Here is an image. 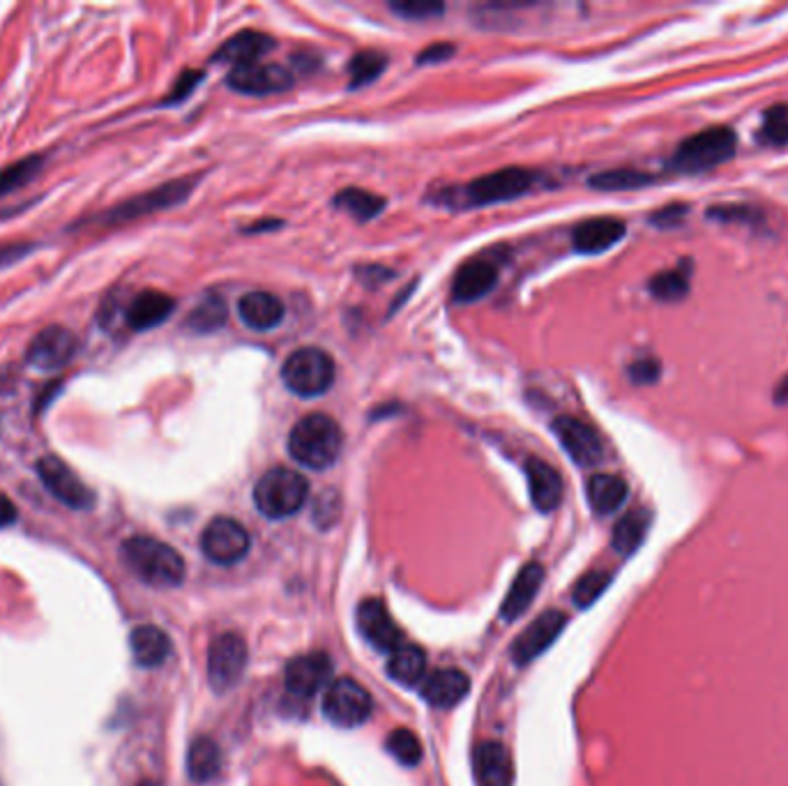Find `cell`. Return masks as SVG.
<instances>
[{"label":"cell","instance_id":"1","mask_svg":"<svg viewBox=\"0 0 788 786\" xmlns=\"http://www.w3.org/2000/svg\"><path fill=\"white\" fill-rule=\"evenodd\" d=\"M344 431L328 414H309L288 433V452L311 471H326L339 459Z\"/></svg>","mask_w":788,"mask_h":786},{"label":"cell","instance_id":"2","mask_svg":"<svg viewBox=\"0 0 788 786\" xmlns=\"http://www.w3.org/2000/svg\"><path fill=\"white\" fill-rule=\"evenodd\" d=\"M123 561L149 586L173 589L185 581V561L178 551L149 535H134L125 540Z\"/></svg>","mask_w":788,"mask_h":786},{"label":"cell","instance_id":"3","mask_svg":"<svg viewBox=\"0 0 788 786\" xmlns=\"http://www.w3.org/2000/svg\"><path fill=\"white\" fill-rule=\"evenodd\" d=\"M309 499V482L294 469H270L254 487L256 510L268 519H286L303 510Z\"/></svg>","mask_w":788,"mask_h":786},{"label":"cell","instance_id":"4","mask_svg":"<svg viewBox=\"0 0 788 786\" xmlns=\"http://www.w3.org/2000/svg\"><path fill=\"white\" fill-rule=\"evenodd\" d=\"M337 376V367L330 354H326L324 348H298V351L290 354L284 365H282V381L284 386L305 399H314L326 395Z\"/></svg>","mask_w":788,"mask_h":786},{"label":"cell","instance_id":"5","mask_svg":"<svg viewBox=\"0 0 788 786\" xmlns=\"http://www.w3.org/2000/svg\"><path fill=\"white\" fill-rule=\"evenodd\" d=\"M738 136L728 127H710L685 139L671 160V166L680 173H698L719 166L736 155Z\"/></svg>","mask_w":788,"mask_h":786},{"label":"cell","instance_id":"6","mask_svg":"<svg viewBox=\"0 0 788 786\" xmlns=\"http://www.w3.org/2000/svg\"><path fill=\"white\" fill-rule=\"evenodd\" d=\"M535 183V173L529 169L508 166L463 187V206H493V203L514 201L529 192Z\"/></svg>","mask_w":788,"mask_h":786},{"label":"cell","instance_id":"7","mask_svg":"<svg viewBox=\"0 0 788 786\" xmlns=\"http://www.w3.org/2000/svg\"><path fill=\"white\" fill-rule=\"evenodd\" d=\"M371 711L373 702L369 692L354 678H339L330 683L324 694L326 717L332 724L344 726V729H356V726L365 724L371 717Z\"/></svg>","mask_w":788,"mask_h":786},{"label":"cell","instance_id":"8","mask_svg":"<svg viewBox=\"0 0 788 786\" xmlns=\"http://www.w3.org/2000/svg\"><path fill=\"white\" fill-rule=\"evenodd\" d=\"M249 533L241 521L231 517L213 519L201 535V551L215 565H233L247 557Z\"/></svg>","mask_w":788,"mask_h":786},{"label":"cell","instance_id":"9","mask_svg":"<svg viewBox=\"0 0 788 786\" xmlns=\"http://www.w3.org/2000/svg\"><path fill=\"white\" fill-rule=\"evenodd\" d=\"M247 666V644L243 636L219 634L208 651V681L217 694L231 692L243 681Z\"/></svg>","mask_w":788,"mask_h":786},{"label":"cell","instance_id":"10","mask_svg":"<svg viewBox=\"0 0 788 786\" xmlns=\"http://www.w3.org/2000/svg\"><path fill=\"white\" fill-rule=\"evenodd\" d=\"M38 476L55 501L72 510H91L95 506V493L85 487L83 480L70 466L53 455H47L38 463Z\"/></svg>","mask_w":788,"mask_h":786},{"label":"cell","instance_id":"11","mask_svg":"<svg viewBox=\"0 0 788 786\" xmlns=\"http://www.w3.org/2000/svg\"><path fill=\"white\" fill-rule=\"evenodd\" d=\"M79 351V339L63 326L44 328L25 348V363L38 371H58L68 367Z\"/></svg>","mask_w":788,"mask_h":786},{"label":"cell","instance_id":"12","mask_svg":"<svg viewBox=\"0 0 788 786\" xmlns=\"http://www.w3.org/2000/svg\"><path fill=\"white\" fill-rule=\"evenodd\" d=\"M226 83L243 95H277L294 85V74L277 63H252L233 68Z\"/></svg>","mask_w":788,"mask_h":786},{"label":"cell","instance_id":"13","mask_svg":"<svg viewBox=\"0 0 788 786\" xmlns=\"http://www.w3.org/2000/svg\"><path fill=\"white\" fill-rule=\"evenodd\" d=\"M194 190V183L192 181H175V183H166L153 192H145L136 198H130L125 203H121L119 208H113L111 213L104 215L106 224H119V222H127V220H134V217H141V215H151L155 211H164V208H171V206H178V203H183L190 192Z\"/></svg>","mask_w":788,"mask_h":786},{"label":"cell","instance_id":"14","mask_svg":"<svg viewBox=\"0 0 788 786\" xmlns=\"http://www.w3.org/2000/svg\"><path fill=\"white\" fill-rule=\"evenodd\" d=\"M553 433L559 436L563 450L576 466H595L604 457V448L595 429L572 416H561L551 422Z\"/></svg>","mask_w":788,"mask_h":786},{"label":"cell","instance_id":"15","mask_svg":"<svg viewBox=\"0 0 788 786\" xmlns=\"http://www.w3.org/2000/svg\"><path fill=\"white\" fill-rule=\"evenodd\" d=\"M358 627L367 642L383 653L392 655L403 644V634L392 621L388 606L376 598H369L358 606Z\"/></svg>","mask_w":788,"mask_h":786},{"label":"cell","instance_id":"16","mask_svg":"<svg viewBox=\"0 0 788 786\" xmlns=\"http://www.w3.org/2000/svg\"><path fill=\"white\" fill-rule=\"evenodd\" d=\"M565 625H567V616L561 614V611H556V609L544 611V614L525 627L514 642V646H512L514 662L516 664L533 662L538 655H542L553 642H556L561 632L565 630Z\"/></svg>","mask_w":788,"mask_h":786},{"label":"cell","instance_id":"17","mask_svg":"<svg viewBox=\"0 0 788 786\" xmlns=\"http://www.w3.org/2000/svg\"><path fill=\"white\" fill-rule=\"evenodd\" d=\"M332 674V662L326 653H309L290 660L286 666V692L296 698H311Z\"/></svg>","mask_w":788,"mask_h":786},{"label":"cell","instance_id":"18","mask_svg":"<svg viewBox=\"0 0 788 786\" xmlns=\"http://www.w3.org/2000/svg\"><path fill=\"white\" fill-rule=\"evenodd\" d=\"M499 284V268H495L491 261L478 258L471 261L457 270L454 282H452V300L454 303H475L484 296H489L491 290Z\"/></svg>","mask_w":788,"mask_h":786},{"label":"cell","instance_id":"19","mask_svg":"<svg viewBox=\"0 0 788 786\" xmlns=\"http://www.w3.org/2000/svg\"><path fill=\"white\" fill-rule=\"evenodd\" d=\"M471 681L459 668H441L422 681L420 694L433 708H454L469 696Z\"/></svg>","mask_w":788,"mask_h":786},{"label":"cell","instance_id":"20","mask_svg":"<svg viewBox=\"0 0 788 786\" xmlns=\"http://www.w3.org/2000/svg\"><path fill=\"white\" fill-rule=\"evenodd\" d=\"M627 233V226L621 220L597 217L579 224L572 231V245L579 254H602L618 245Z\"/></svg>","mask_w":788,"mask_h":786},{"label":"cell","instance_id":"21","mask_svg":"<svg viewBox=\"0 0 788 786\" xmlns=\"http://www.w3.org/2000/svg\"><path fill=\"white\" fill-rule=\"evenodd\" d=\"M525 478H529V489L533 506L540 512H553L563 501V480L561 473L551 463L531 457L525 461Z\"/></svg>","mask_w":788,"mask_h":786},{"label":"cell","instance_id":"22","mask_svg":"<svg viewBox=\"0 0 788 786\" xmlns=\"http://www.w3.org/2000/svg\"><path fill=\"white\" fill-rule=\"evenodd\" d=\"M241 321L254 333H270L284 321V305L268 290H252L238 303Z\"/></svg>","mask_w":788,"mask_h":786},{"label":"cell","instance_id":"23","mask_svg":"<svg viewBox=\"0 0 788 786\" xmlns=\"http://www.w3.org/2000/svg\"><path fill=\"white\" fill-rule=\"evenodd\" d=\"M173 309H175V300L162 294V290H141V294L130 303L125 318L132 330L143 333L162 326L173 314Z\"/></svg>","mask_w":788,"mask_h":786},{"label":"cell","instance_id":"24","mask_svg":"<svg viewBox=\"0 0 788 786\" xmlns=\"http://www.w3.org/2000/svg\"><path fill=\"white\" fill-rule=\"evenodd\" d=\"M275 49V40L270 35H263L258 31H243L236 38H231L222 49L215 53L217 63H231L233 68L260 63V58Z\"/></svg>","mask_w":788,"mask_h":786},{"label":"cell","instance_id":"25","mask_svg":"<svg viewBox=\"0 0 788 786\" xmlns=\"http://www.w3.org/2000/svg\"><path fill=\"white\" fill-rule=\"evenodd\" d=\"M542 579H544V568L540 563H529L525 568H521V572L512 581V586L503 600V606H501L503 621H508V623L516 621L523 611L531 606V602L535 600V595L542 586Z\"/></svg>","mask_w":788,"mask_h":786},{"label":"cell","instance_id":"26","mask_svg":"<svg viewBox=\"0 0 788 786\" xmlns=\"http://www.w3.org/2000/svg\"><path fill=\"white\" fill-rule=\"evenodd\" d=\"M130 646H132L136 664L145 666V668L162 666L171 657V651H173L168 634L157 625H139L136 630H132Z\"/></svg>","mask_w":788,"mask_h":786},{"label":"cell","instance_id":"27","mask_svg":"<svg viewBox=\"0 0 788 786\" xmlns=\"http://www.w3.org/2000/svg\"><path fill=\"white\" fill-rule=\"evenodd\" d=\"M475 773L480 786H512V759L505 745L484 743L475 749Z\"/></svg>","mask_w":788,"mask_h":786},{"label":"cell","instance_id":"28","mask_svg":"<svg viewBox=\"0 0 788 786\" xmlns=\"http://www.w3.org/2000/svg\"><path fill=\"white\" fill-rule=\"evenodd\" d=\"M586 493H589V503H591L593 512L600 517H606V514H613L623 508V503L627 501L630 487L621 476L597 473L589 480Z\"/></svg>","mask_w":788,"mask_h":786},{"label":"cell","instance_id":"29","mask_svg":"<svg viewBox=\"0 0 788 786\" xmlns=\"http://www.w3.org/2000/svg\"><path fill=\"white\" fill-rule=\"evenodd\" d=\"M424 672H427V657H424L422 649H418L413 644H401L388 660V674L399 685L413 687V685L422 683Z\"/></svg>","mask_w":788,"mask_h":786},{"label":"cell","instance_id":"30","mask_svg":"<svg viewBox=\"0 0 788 786\" xmlns=\"http://www.w3.org/2000/svg\"><path fill=\"white\" fill-rule=\"evenodd\" d=\"M187 770L196 784L213 782L222 770V752L213 738L201 736L190 745Z\"/></svg>","mask_w":788,"mask_h":786},{"label":"cell","instance_id":"31","mask_svg":"<svg viewBox=\"0 0 788 786\" xmlns=\"http://www.w3.org/2000/svg\"><path fill=\"white\" fill-rule=\"evenodd\" d=\"M648 527H651V514L646 510L627 512L616 523V529H613V538H611L613 549H616L623 557L634 554V551L641 547V542H644Z\"/></svg>","mask_w":788,"mask_h":786},{"label":"cell","instance_id":"32","mask_svg":"<svg viewBox=\"0 0 788 786\" xmlns=\"http://www.w3.org/2000/svg\"><path fill=\"white\" fill-rule=\"evenodd\" d=\"M335 208L348 213L358 222H369L383 213L386 198L360 187H346L335 196Z\"/></svg>","mask_w":788,"mask_h":786},{"label":"cell","instance_id":"33","mask_svg":"<svg viewBox=\"0 0 788 786\" xmlns=\"http://www.w3.org/2000/svg\"><path fill=\"white\" fill-rule=\"evenodd\" d=\"M388 68V58L381 51H360L354 55L348 65L350 89H362V85L376 81Z\"/></svg>","mask_w":788,"mask_h":786},{"label":"cell","instance_id":"34","mask_svg":"<svg viewBox=\"0 0 788 786\" xmlns=\"http://www.w3.org/2000/svg\"><path fill=\"white\" fill-rule=\"evenodd\" d=\"M226 324V305L217 296H208L187 318V328L198 335H208L219 330Z\"/></svg>","mask_w":788,"mask_h":786},{"label":"cell","instance_id":"35","mask_svg":"<svg viewBox=\"0 0 788 786\" xmlns=\"http://www.w3.org/2000/svg\"><path fill=\"white\" fill-rule=\"evenodd\" d=\"M648 183H653L651 176L634 169H616V171H604L597 173L589 181V185L593 190H602V192H623V190H636V187H646Z\"/></svg>","mask_w":788,"mask_h":786},{"label":"cell","instance_id":"36","mask_svg":"<svg viewBox=\"0 0 788 786\" xmlns=\"http://www.w3.org/2000/svg\"><path fill=\"white\" fill-rule=\"evenodd\" d=\"M42 169V157L40 155H31L23 157L17 164H10L8 169L0 171V196H6L14 190H21L23 185L31 183Z\"/></svg>","mask_w":788,"mask_h":786},{"label":"cell","instance_id":"37","mask_svg":"<svg viewBox=\"0 0 788 786\" xmlns=\"http://www.w3.org/2000/svg\"><path fill=\"white\" fill-rule=\"evenodd\" d=\"M388 752L395 756V759L408 768H413L422 762V743L418 741V736L408 729H395L388 741H386Z\"/></svg>","mask_w":788,"mask_h":786},{"label":"cell","instance_id":"38","mask_svg":"<svg viewBox=\"0 0 788 786\" xmlns=\"http://www.w3.org/2000/svg\"><path fill=\"white\" fill-rule=\"evenodd\" d=\"M687 288H689V279L680 268L671 270V273H662V275L653 277V282H651V294L657 300H666V303L685 298Z\"/></svg>","mask_w":788,"mask_h":786},{"label":"cell","instance_id":"39","mask_svg":"<svg viewBox=\"0 0 788 786\" xmlns=\"http://www.w3.org/2000/svg\"><path fill=\"white\" fill-rule=\"evenodd\" d=\"M608 581H611V574L602 572V570L600 572H589L586 576H581L579 584L574 586V593H572L576 606H583V609L591 606L606 591Z\"/></svg>","mask_w":788,"mask_h":786},{"label":"cell","instance_id":"40","mask_svg":"<svg viewBox=\"0 0 788 786\" xmlns=\"http://www.w3.org/2000/svg\"><path fill=\"white\" fill-rule=\"evenodd\" d=\"M761 141L781 145L788 143V109L777 106L766 113V123L761 127Z\"/></svg>","mask_w":788,"mask_h":786},{"label":"cell","instance_id":"41","mask_svg":"<svg viewBox=\"0 0 788 786\" xmlns=\"http://www.w3.org/2000/svg\"><path fill=\"white\" fill-rule=\"evenodd\" d=\"M392 12H397L403 19H416V21H424V19H433L438 14H443L446 8L441 3H427V0H406V3H392L390 6Z\"/></svg>","mask_w":788,"mask_h":786},{"label":"cell","instance_id":"42","mask_svg":"<svg viewBox=\"0 0 788 786\" xmlns=\"http://www.w3.org/2000/svg\"><path fill=\"white\" fill-rule=\"evenodd\" d=\"M337 517H339V497L335 491H326L324 497L316 499L314 521L318 523V529H330V523H335Z\"/></svg>","mask_w":788,"mask_h":786},{"label":"cell","instance_id":"43","mask_svg":"<svg viewBox=\"0 0 788 786\" xmlns=\"http://www.w3.org/2000/svg\"><path fill=\"white\" fill-rule=\"evenodd\" d=\"M454 53V47L452 44H433V47H427L420 55H418V63L420 65H436V63H443L448 61V58H452Z\"/></svg>","mask_w":788,"mask_h":786},{"label":"cell","instance_id":"44","mask_svg":"<svg viewBox=\"0 0 788 786\" xmlns=\"http://www.w3.org/2000/svg\"><path fill=\"white\" fill-rule=\"evenodd\" d=\"M659 374V367L655 360H638L630 367V376L636 384H653Z\"/></svg>","mask_w":788,"mask_h":786},{"label":"cell","instance_id":"45","mask_svg":"<svg viewBox=\"0 0 788 786\" xmlns=\"http://www.w3.org/2000/svg\"><path fill=\"white\" fill-rule=\"evenodd\" d=\"M201 79H203V72H185L183 79H181V83L175 85V91H173V95L168 98V102H181L183 98H187V95L194 91V85H196Z\"/></svg>","mask_w":788,"mask_h":786},{"label":"cell","instance_id":"46","mask_svg":"<svg viewBox=\"0 0 788 786\" xmlns=\"http://www.w3.org/2000/svg\"><path fill=\"white\" fill-rule=\"evenodd\" d=\"M31 249H33L31 245H6V247H0V268L14 264V261H19L23 254H28Z\"/></svg>","mask_w":788,"mask_h":786},{"label":"cell","instance_id":"47","mask_svg":"<svg viewBox=\"0 0 788 786\" xmlns=\"http://www.w3.org/2000/svg\"><path fill=\"white\" fill-rule=\"evenodd\" d=\"M17 521V508L14 503L6 497V493H0V529L10 527V523Z\"/></svg>","mask_w":788,"mask_h":786},{"label":"cell","instance_id":"48","mask_svg":"<svg viewBox=\"0 0 788 786\" xmlns=\"http://www.w3.org/2000/svg\"><path fill=\"white\" fill-rule=\"evenodd\" d=\"M139 786H157L155 782H143V784H139Z\"/></svg>","mask_w":788,"mask_h":786}]
</instances>
